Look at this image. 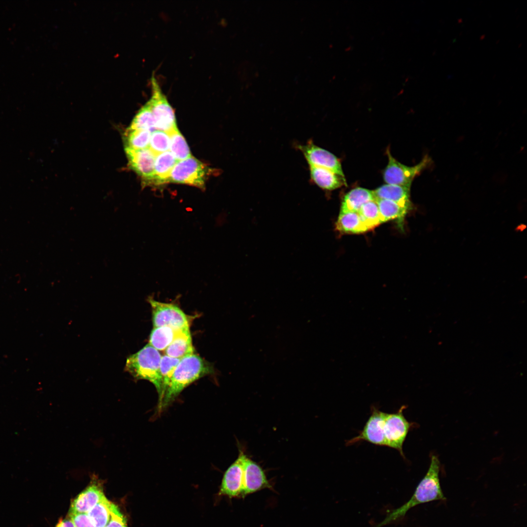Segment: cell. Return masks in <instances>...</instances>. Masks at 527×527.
<instances>
[{"label":"cell","instance_id":"6da1fadb","mask_svg":"<svg viewBox=\"0 0 527 527\" xmlns=\"http://www.w3.org/2000/svg\"><path fill=\"white\" fill-rule=\"evenodd\" d=\"M440 463L433 455L426 474L419 483L411 498L401 507L390 512L381 523L375 527H382L405 516L408 510L421 504L435 500H445L439 477Z\"/></svg>","mask_w":527,"mask_h":527},{"label":"cell","instance_id":"7a4b0ae2","mask_svg":"<svg viewBox=\"0 0 527 527\" xmlns=\"http://www.w3.org/2000/svg\"><path fill=\"white\" fill-rule=\"evenodd\" d=\"M213 371L211 365L195 353L182 358L174 371L158 410L161 411L167 407L186 387Z\"/></svg>","mask_w":527,"mask_h":527},{"label":"cell","instance_id":"3957f363","mask_svg":"<svg viewBox=\"0 0 527 527\" xmlns=\"http://www.w3.org/2000/svg\"><path fill=\"white\" fill-rule=\"evenodd\" d=\"M162 355L149 344L126 360L125 371L136 379L149 381L155 386L159 395V406L162 398V379L160 370Z\"/></svg>","mask_w":527,"mask_h":527},{"label":"cell","instance_id":"277c9868","mask_svg":"<svg viewBox=\"0 0 527 527\" xmlns=\"http://www.w3.org/2000/svg\"><path fill=\"white\" fill-rule=\"evenodd\" d=\"M210 172L205 164L191 156L177 162L171 171L168 182L186 184L203 189Z\"/></svg>","mask_w":527,"mask_h":527},{"label":"cell","instance_id":"5b68a950","mask_svg":"<svg viewBox=\"0 0 527 527\" xmlns=\"http://www.w3.org/2000/svg\"><path fill=\"white\" fill-rule=\"evenodd\" d=\"M151 96L148 101L156 130L167 133L177 127L174 110L154 75L151 78Z\"/></svg>","mask_w":527,"mask_h":527},{"label":"cell","instance_id":"8992f818","mask_svg":"<svg viewBox=\"0 0 527 527\" xmlns=\"http://www.w3.org/2000/svg\"><path fill=\"white\" fill-rule=\"evenodd\" d=\"M148 301L152 308L153 327L189 328V316L177 305L159 302L151 297Z\"/></svg>","mask_w":527,"mask_h":527},{"label":"cell","instance_id":"52a82bcc","mask_svg":"<svg viewBox=\"0 0 527 527\" xmlns=\"http://www.w3.org/2000/svg\"><path fill=\"white\" fill-rule=\"evenodd\" d=\"M386 152L388 162L383 175L384 181L389 184L410 187L413 179L428 166L430 161L428 156H425L417 164L408 166L394 158L389 149Z\"/></svg>","mask_w":527,"mask_h":527},{"label":"cell","instance_id":"ba28073f","mask_svg":"<svg viewBox=\"0 0 527 527\" xmlns=\"http://www.w3.org/2000/svg\"><path fill=\"white\" fill-rule=\"evenodd\" d=\"M405 408L403 405L395 413H386L384 425L385 446L396 449L403 457V445L411 426L403 415Z\"/></svg>","mask_w":527,"mask_h":527},{"label":"cell","instance_id":"9c48e42d","mask_svg":"<svg viewBox=\"0 0 527 527\" xmlns=\"http://www.w3.org/2000/svg\"><path fill=\"white\" fill-rule=\"evenodd\" d=\"M296 147L303 154L309 166L329 169L345 177L339 160L332 153L309 140L304 144H297Z\"/></svg>","mask_w":527,"mask_h":527},{"label":"cell","instance_id":"30bf717a","mask_svg":"<svg viewBox=\"0 0 527 527\" xmlns=\"http://www.w3.org/2000/svg\"><path fill=\"white\" fill-rule=\"evenodd\" d=\"M371 410V415L362 431L358 436L347 441L346 445L365 441L375 445L385 446L384 425L386 413L378 410L374 406H372Z\"/></svg>","mask_w":527,"mask_h":527},{"label":"cell","instance_id":"8fae6325","mask_svg":"<svg viewBox=\"0 0 527 527\" xmlns=\"http://www.w3.org/2000/svg\"><path fill=\"white\" fill-rule=\"evenodd\" d=\"M243 485L241 497L272 487L261 466L245 454L243 460Z\"/></svg>","mask_w":527,"mask_h":527},{"label":"cell","instance_id":"7c38bea8","mask_svg":"<svg viewBox=\"0 0 527 527\" xmlns=\"http://www.w3.org/2000/svg\"><path fill=\"white\" fill-rule=\"evenodd\" d=\"M129 164L147 184H155L154 163L156 155L149 147L141 150L125 148Z\"/></svg>","mask_w":527,"mask_h":527},{"label":"cell","instance_id":"4fadbf2b","mask_svg":"<svg viewBox=\"0 0 527 527\" xmlns=\"http://www.w3.org/2000/svg\"><path fill=\"white\" fill-rule=\"evenodd\" d=\"M104 496L101 481L93 476L88 486L72 501L68 511L87 513Z\"/></svg>","mask_w":527,"mask_h":527},{"label":"cell","instance_id":"5bb4252c","mask_svg":"<svg viewBox=\"0 0 527 527\" xmlns=\"http://www.w3.org/2000/svg\"><path fill=\"white\" fill-rule=\"evenodd\" d=\"M244 453L240 452L238 458L225 472L220 489L219 495L229 498L241 497L243 485V460Z\"/></svg>","mask_w":527,"mask_h":527},{"label":"cell","instance_id":"9a60e30c","mask_svg":"<svg viewBox=\"0 0 527 527\" xmlns=\"http://www.w3.org/2000/svg\"><path fill=\"white\" fill-rule=\"evenodd\" d=\"M310 180L320 188L332 190L346 185L345 177L329 169L309 166Z\"/></svg>","mask_w":527,"mask_h":527},{"label":"cell","instance_id":"2e32d148","mask_svg":"<svg viewBox=\"0 0 527 527\" xmlns=\"http://www.w3.org/2000/svg\"><path fill=\"white\" fill-rule=\"evenodd\" d=\"M410 187L386 184L373 191L375 200L385 199L396 202L409 209L411 207L410 200Z\"/></svg>","mask_w":527,"mask_h":527},{"label":"cell","instance_id":"e0dca14e","mask_svg":"<svg viewBox=\"0 0 527 527\" xmlns=\"http://www.w3.org/2000/svg\"><path fill=\"white\" fill-rule=\"evenodd\" d=\"M373 200H375L373 191L362 187L354 188L345 196L340 213L358 212L364 204Z\"/></svg>","mask_w":527,"mask_h":527},{"label":"cell","instance_id":"ac0fdd59","mask_svg":"<svg viewBox=\"0 0 527 527\" xmlns=\"http://www.w3.org/2000/svg\"><path fill=\"white\" fill-rule=\"evenodd\" d=\"M188 328L176 329L168 326L153 327L148 344L158 351H164L183 330Z\"/></svg>","mask_w":527,"mask_h":527},{"label":"cell","instance_id":"d6986e66","mask_svg":"<svg viewBox=\"0 0 527 527\" xmlns=\"http://www.w3.org/2000/svg\"><path fill=\"white\" fill-rule=\"evenodd\" d=\"M336 230L341 233L359 234L368 231L358 212L340 213L335 223Z\"/></svg>","mask_w":527,"mask_h":527},{"label":"cell","instance_id":"ffe728a7","mask_svg":"<svg viewBox=\"0 0 527 527\" xmlns=\"http://www.w3.org/2000/svg\"><path fill=\"white\" fill-rule=\"evenodd\" d=\"M165 354L175 358H182L195 353L189 328L183 330L165 349Z\"/></svg>","mask_w":527,"mask_h":527},{"label":"cell","instance_id":"44dd1931","mask_svg":"<svg viewBox=\"0 0 527 527\" xmlns=\"http://www.w3.org/2000/svg\"><path fill=\"white\" fill-rule=\"evenodd\" d=\"M177 162L170 151L162 153L155 156L154 163L155 185L168 182L171 171Z\"/></svg>","mask_w":527,"mask_h":527},{"label":"cell","instance_id":"7402d4cb","mask_svg":"<svg viewBox=\"0 0 527 527\" xmlns=\"http://www.w3.org/2000/svg\"><path fill=\"white\" fill-rule=\"evenodd\" d=\"M376 201L382 223L395 219L402 220L410 209L391 200L380 199Z\"/></svg>","mask_w":527,"mask_h":527},{"label":"cell","instance_id":"603a6c76","mask_svg":"<svg viewBox=\"0 0 527 527\" xmlns=\"http://www.w3.org/2000/svg\"><path fill=\"white\" fill-rule=\"evenodd\" d=\"M110 502L105 496L87 514L95 527H105L110 519Z\"/></svg>","mask_w":527,"mask_h":527},{"label":"cell","instance_id":"cb8c5ba5","mask_svg":"<svg viewBox=\"0 0 527 527\" xmlns=\"http://www.w3.org/2000/svg\"><path fill=\"white\" fill-rule=\"evenodd\" d=\"M167 133L170 138V151L176 160L178 162L190 157L189 148L177 127Z\"/></svg>","mask_w":527,"mask_h":527},{"label":"cell","instance_id":"d4e9b609","mask_svg":"<svg viewBox=\"0 0 527 527\" xmlns=\"http://www.w3.org/2000/svg\"><path fill=\"white\" fill-rule=\"evenodd\" d=\"M151 134L148 130L128 128L125 133V148L141 150L149 147Z\"/></svg>","mask_w":527,"mask_h":527},{"label":"cell","instance_id":"484cf974","mask_svg":"<svg viewBox=\"0 0 527 527\" xmlns=\"http://www.w3.org/2000/svg\"><path fill=\"white\" fill-rule=\"evenodd\" d=\"M129 128L145 130L151 133L156 130L154 120L149 101L137 113Z\"/></svg>","mask_w":527,"mask_h":527},{"label":"cell","instance_id":"4316f807","mask_svg":"<svg viewBox=\"0 0 527 527\" xmlns=\"http://www.w3.org/2000/svg\"><path fill=\"white\" fill-rule=\"evenodd\" d=\"M358 213L368 230L374 228L382 223L378 205L376 200L366 203L361 207Z\"/></svg>","mask_w":527,"mask_h":527},{"label":"cell","instance_id":"83f0119b","mask_svg":"<svg viewBox=\"0 0 527 527\" xmlns=\"http://www.w3.org/2000/svg\"><path fill=\"white\" fill-rule=\"evenodd\" d=\"M181 359L172 358L165 354L162 356L160 370L162 379V398L169 385L174 371Z\"/></svg>","mask_w":527,"mask_h":527},{"label":"cell","instance_id":"f1b7e54d","mask_svg":"<svg viewBox=\"0 0 527 527\" xmlns=\"http://www.w3.org/2000/svg\"><path fill=\"white\" fill-rule=\"evenodd\" d=\"M169 147L170 138L167 132L155 130L151 133L149 148L156 156L168 151Z\"/></svg>","mask_w":527,"mask_h":527},{"label":"cell","instance_id":"f546056e","mask_svg":"<svg viewBox=\"0 0 527 527\" xmlns=\"http://www.w3.org/2000/svg\"><path fill=\"white\" fill-rule=\"evenodd\" d=\"M105 527H128L125 517L119 507L112 502L110 505V519Z\"/></svg>","mask_w":527,"mask_h":527},{"label":"cell","instance_id":"4dcf8cb0","mask_svg":"<svg viewBox=\"0 0 527 527\" xmlns=\"http://www.w3.org/2000/svg\"><path fill=\"white\" fill-rule=\"evenodd\" d=\"M66 517L71 520L75 527H95L86 513L68 511Z\"/></svg>","mask_w":527,"mask_h":527},{"label":"cell","instance_id":"1f68e13d","mask_svg":"<svg viewBox=\"0 0 527 527\" xmlns=\"http://www.w3.org/2000/svg\"><path fill=\"white\" fill-rule=\"evenodd\" d=\"M55 527H75L71 520L67 517L59 520Z\"/></svg>","mask_w":527,"mask_h":527}]
</instances>
